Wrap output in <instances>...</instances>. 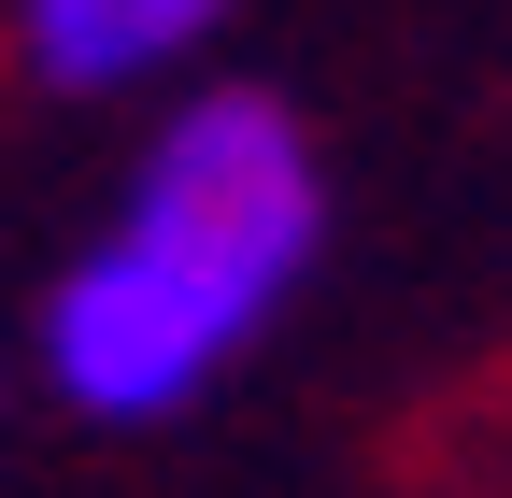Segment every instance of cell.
<instances>
[{
	"mask_svg": "<svg viewBox=\"0 0 512 498\" xmlns=\"http://www.w3.org/2000/svg\"><path fill=\"white\" fill-rule=\"evenodd\" d=\"M313 228H328V171H313L299 114L271 86H200L171 100L143 143L114 228L86 242L43 299V370L57 399L100 427H157L214 385V370L299 299Z\"/></svg>",
	"mask_w": 512,
	"mask_h": 498,
	"instance_id": "1",
	"label": "cell"
},
{
	"mask_svg": "<svg viewBox=\"0 0 512 498\" xmlns=\"http://www.w3.org/2000/svg\"><path fill=\"white\" fill-rule=\"evenodd\" d=\"M214 29H228V0H15L29 72H43V86H72V100L157 86V72H185Z\"/></svg>",
	"mask_w": 512,
	"mask_h": 498,
	"instance_id": "2",
	"label": "cell"
}]
</instances>
